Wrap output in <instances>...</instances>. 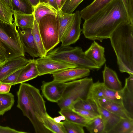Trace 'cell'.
I'll use <instances>...</instances> for the list:
<instances>
[{
  "instance_id": "6da1fadb",
  "label": "cell",
  "mask_w": 133,
  "mask_h": 133,
  "mask_svg": "<svg viewBox=\"0 0 133 133\" xmlns=\"http://www.w3.org/2000/svg\"><path fill=\"white\" fill-rule=\"evenodd\" d=\"M127 21L129 22L122 0H114L90 18L84 20L82 31L86 38L102 42L104 39L109 38L120 24Z\"/></svg>"
},
{
  "instance_id": "7a4b0ae2",
  "label": "cell",
  "mask_w": 133,
  "mask_h": 133,
  "mask_svg": "<svg viewBox=\"0 0 133 133\" xmlns=\"http://www.w3.org/2000/svg\"><path fill=\"white\" fill-rule=\"evenodd\" d=\"M20 84L17 93V107L29 119L36 133H52L44 125L43 119L48 114L39 90L28 83Z\"/></svg>"
},
{
  "instance_id": "3957f363",
  "label": "cell",
  "mask_w": 133,
  "mask_h": 133,
  "mask_svg": "<svg viewBox=\"0 0 133 133\" xmlns=\"http://www.w3.org/2000/svg\"><path fill=\"white\" fill-rule=\"evenodd\" d=\"M109 38L119 70L133 75V24L129 21L121 23Z\"/></svg>"
},
{
  "instance_id": "277c9868",
  "label": "cell",
  "mask_w": 133,
  "mask_h": 133,
  "mask_svg": "<svg viewBox=\"0 0 133 133\" xmlns=\"http://www.w3.org/2000/svg\"><path fill=\"white\" fill-rule=\"evenodd\" d=\"M61 46L48 52L46 56L54 60L93 70H98L101 67L88 58L82 48L79 46Z\"/></svg>"
},
{
  "instance_id": "5b68a950",
  "label": "cell",
  "mask_w": 133,
  "mask_h": 133,
  "mask_svg": "<svg viewBox=\"0 0 133 133\" xmlns=\"http://www.w3.org/2000/svg\"><path fill=\"white\" fill-rule=\"evenodd\" d=\"M93 83L91 77H85L66 83L62 97L57 103L60 109H72L78 100L87 99Z\"/></svg>"
},
{
  "instance_id": "8992f818",
  "label": "cell",
  "mask_w": 133,
  "mask_h": 133,
  "mask_svg": "<svg viewBox=\"0 0 133 133\" xmlns=\"http://www.w3.org/2000/svg\"><path fill=\"white\" fill-rule=\"evenodd\" d=\"M20 28L14 21L12 24L0 19V42L6 48L9 53L8 59L25 57V52L19 33Z\"/></svg>"
},
{
  "instance_id": "52a82bcc",
  "label": "cell",
  "mask_w": 133,
  "mask_h": 133,
  "mask_svg": "<svg viewBox=\"0 0 133 133\" xmlns=\"http://www.w3.org/2000/svg\"><path fill=\"white\" fill-rule=\"evenodd\" d=\"M39 32L44 48L47 53L60 43L57 19L55 16H44L38 24Z\"/></svg>"
},
{
  "instance_id": "ba28073f",
  "label": "cell",
  "mask_w": 133,
  "mask_h": 133,
  "mask_svg": "<svg viewBox=\"0 0 133 133\" xmlns=\"http://www.w3.org/2000/svg\"><path fill=\"white\" fill-rule=\"evenodd\" d=\"M87 98L95 102L98 99L104 98L114 102L122 103L120 91L111 90L106 87L103 83L98 81L93 83Z\"/></svg>"
},
{
  "instance_id": "9c48e42d",
  "label": "cell",
  "mask_w": 133,
  "mask_h": 133,
  "mask_svg": "<svg viewBox=\"0 0 133 133\" xmlns=\"http://www.w3.org/2000/svg\"><path fill=\"white\" fill-rule=\"evenodd\" d=\"M35 61L39 76L52 74L65 69L77 68L74 65L52 59L46 56Z\"/></svg>"
},
{
  "instance_id": "30bf717a",
  "label": "cell",
  "mask_w": 133,
  "mask_h": 133,
  "mask_svg": "<svg viewBox=\"0 0 133 133\" xmlns=\"http://www.w3.org/2000/svg\"><path fill=\"white\" fill-rule=\"evenodd\" d=\"M66 85V82L54 80L48 82L43 81L41 89L43 95L48 100L57 103L62 97Z\"/></svg>"
},
{
  "instance_id": "8fae6325",
  "label": "cell",
  "mask_w": 133,
  "mask_h": 133,
  "mask_svg": "<svg viewBox=\"0 0 133 133\" xmlns=\"http://www.w3.org/2000/svg\"><path fill=\"white\" fill-rule=\"evenodd\" d=\"M90 70L77 67L60 70L52 74L54 80L62 82L73 81L89 76Z\"/></svg>"
},
{
  "instance_id": "7c38bea8",
  "label": "cell",
  "mask_w": 133,
  "mask_h": 133,
  "mask_svg": "<svg viewBox=\"0 0 133 133\" xmlns=\"http://www.w3.org/2000/svg\"><path fill=\"white\" fill-rule=\"evenodd\" d=\"M71 24L61 39V46H69L75 43L79 39L82 29L80 28L81 18L80 12L76 11Z\"/></svg>"
},
{
  "instance_id": "4fadbf2b",
  "label": "cell",
  "mask_w": 133,
  "mask_h": 133,
  "mask_svg": "<svg viewBox=\"0 0 133 133\" xmlns=\"http://www.w3.org/2000/svg\"><path fill=\"white\" fill-rule=\"evenodd\" d=\"M120 92L122 104L133 119V75H130L125 79V85Z\"/></svg>"
},
{
  "instance_id": "5bb4252c",
  "label": "cell",
  "mask_w": 133,
  "mask_h": 133,
  "mask_svg": "<svg viewBox=\"0 0 133 133\" xmlns=\"http://www.w3.org/2000/svg\"><path fill=\"white\" fill-rule=\"evenodd\" d=\"M29 59L20 56L7 60L0 66V81L27 64Z\"/></svg>"
},
{
  "instance_id": "9a60e30c",
  "label": "cell",
  "mask_w": 133,
  "mask_h": 133,
  "mask_svg": "<svg viewBox=\"0 0 133 133\" xmlns=\"http://www.w3.org/2000/svg\"><path fill=\"white\" fill-rule=\"evenodd\" d=\"M19 33L24 52L27 53L33 58L38 57L31 29H20Z\"/></svg>"
},
{
  "instance_id": "2e32d148",
  "label": "cell",
  "mask_w": 133,
  "mask_h": 133,
  "mask_svg": "<svg viewBox=\"0 0 133 133\" xmlns=\"http://www.w3.org/2000/svg\"><path fill=\"white\" fill-rule=\"evenodd\" d=\"M105 48L95 41L84 52L87 57L98 66L101 67L105 63Z\"/></svg>"
},
{
  "instance_id": "e0dca14e",
  "label": "cell",
  "mask_w": 133,
  "mask_h": 133,
  "mask_svg": "<svg viewBox=\"0 0 133 133\" xmlns=\"http://www.w3.org/2000/svg\"><path fill=\"white\" fill-rule=\"evenodd\" d=\"M102 74L103 81V83L106 87L117 91H119L122 90V83L115 71L105 64Z\"/></svg>"
},
{
  "instance_id": "ac0fdd59",
  "label": "cell",
  "mask_w": 133,
  "mask_h": 133,
  "mask_svg": "<svg viewBox=\"0 0 133 133\" xmlns=\"http://www.w3.org/2000/svg\"><path fill=\"white\" fill-rule=\"evenodd\" d=\"M98 104L108 111L119 116L121 118L133 119L126 111L122 103L114 102L104 98L97 100Z\"/></svg>"
},
{
  "instance_id": "d6986e66",
  "label": "cell",
  "mask_w": 133,
  "mask_h": 133,
  "mask_svg": "<svg viewBox=\"0 0 133 133\" xmlns=\"http://www.w3.org/2000/svg\"><path fill=\"white\" fill-rule=\"evenodd\" d=\"M95 103L97 105L99 115L104 123V133H109V131L119 121L121 118L101 107L98 104L97 101Z\"/></svg>"
},
{
  "instance_id": "ffe728a7",
  "label": "cell",
  "mask_w": 133,
  "mask_h": 133,
  "mask_svg": "<svg viewBox=\"0 0 133 133\" xmlns=\"http://www.w3.org/2000/svg\"><path fill=\"white\" fill-rule=\"evenodd\" d=\"M39 76L35 59H30L23 68L16 81V84L24 83Z\"/></svg>"
},
{
  "instance_id": "44dd1931",
  "label": "cell",
  "mask_w": 133,
  "mask_h": 133,
  "mask_svg": "<svg viewBox=\"0 0 133 133\" xmlns=\"http://www.w3.org/2000/svg\"><path fill=\"white\" fill-rule=\"evenodd\" d=\"M114 0H94L80 12L81 18L84 20L90 18Z\"/></svg>"
},
{
  "instance_id": "7402d4cb",
  "label": "cell",
  "mask_w": 133,
  "mask_h": 133,
  "mask_svg": "<svg viewBox=\"0 0 133 133\" xmlns=\"http://www.w3.org/2000/svg\"><path fill=\"white\" fill-rule=\"evenodd\" d=\"M58 12V10L49 3H39L34 7L35 20L38 24L42 18L48 15H52L57 18Z\"/></svg>"
},
{
  "instance_id": "603a6c76",
  "label": "cell",
  "mask_w": 133,
  "mask_h": 133,
  "mask_svg": "<svg viewBox=\"0 0 133 133\" xmlns=\"http://www.w3.org/2000/svg\"><path fill=\"white\" fill-rule=\"evenodd\" d=\"M75 13L67 14L60 10L58 11V21L60 42L74 19Z\"/></svg>"
},
{
  "instance_id": "cb8c5ba5",
  "label": "cell",
  "mask_w": 133,
  "mask_h": 133,
  "mask_svg": "<svg viewBox=\"0 0 133 133\" xmlns=\"http://www.w3.org/2000/svg\"><path fill=\"white\" fill-rule=\"evenodd\" d=\"M59 113L65 120L84 127H85L90 120L85 119L74 111L71 109H61Z\"/></svg>"
},
{
  "instance_id": "d4e9b609",
  "label": "cell",
  "mask_w": 133,
  "mask_h": 133,
  "mask_svg": "<svg viewBox=\"0 0 133 133\" xmlns=\"http://www.w3.org/2000/svg\"><path fill=\"white\" fill-rule=\"evenodd\" d=\"M14 21L21 29H32L35 21L33 13L26 14L14 12Z\"/></svg>"
},
{
  "instance_id": "484cf974",
  "label": "cell",
  "mask_w": 133,
  "mask_h": 133,
  "mask_svg": "<svg viewBox=\"0 0 133 133\" xmlns=\"http://www.w3.org/2000/svg\"><path fill=\"white\" fill-rule=\"evenodd\" d=\"M31 32L37 49L38 57L42 58L46 56L47 53L43 44L39 30L38 23L35 20L31 29Z\"/></svg>"
},
{
  "instance_id": "4316f807",
  "label": "cell",
  "mask_w": 133,
  "mask_h": 133,
  "mask_svg": "<svg viewBox=\"0 0 133 133\" xmlns=\"http://www.w3.org/2000/svg\"><path fill=\"white\" fill-rule=\"evenodd\" d=\"M109 133H133V119L121 118Z\"/></svg>"
},
{
  "instance_id": "83f0119b",
  "label": "cell",
  "mask_w": 133,
  "mask_h": 133,
  "mask_svg": "<svg viewBox=\"0 0 133 133\" xmlns=\"http://www.w3.org/2000/svg\"><path fill=\"white\" fill-rule=\"evenodd\" d=\"M43 122L45 127L52 133H67L62 122H57L48 114Z\"/></svg>"
},
{
  "instance_id": "f1b7e54d",
  "label": "cell",
  "mask_w": 133,
  "mask_h": 133,
  "mask_svg": "<svg viewBox=\"0 0 133 133\" xmlns=\"http://www.w3.org/2000/svg\"><path fill=\"white\" fill-rule=\"evenodd\" d=\"M14 102V96L12 93H0V116L10 110Z\"/></svg>"
},
{
  "instance_id": "f546056e",
  "label": "cell",
  "mask_w": 133,
  "mask_h": 133,
  "mask_svg": "<svg viewBox=\"0 0 133 133\" xmlns=\"http://www.w3.org/2000/svg\"><path fill=\"white\" fill-rule=\"evenodd\" d=\"M14 12L26 14L33 13L34 7L28 0H11Z\"/></svg>"
},
{
  "instance_id": "4dcf8cb0",
  "label": "cell",
  "mask_w": 133,
  "mask_h": 133,
  "mask_svg": "<svg viewBox=\"0 0 133 133\" xmlns=\"http://www.w3.org/2000/svg\"><path fill=\"white\" fill-rule=\"evenodd\" d=\"M72 108L85 110L100 115L96 104L92 100L88 98L78 100L74 104Z\"/></svg>"
},
{
  "instance_id": "1f68e13d",
  "label": "cell",
  "mask_w": 133,
  "mask_h": 133,
  "mask_svg": "<svg viewBox=\"0 0 133 133\" xmlns=\"http://www.w3.org/2000/svg\"><path fill=\"white\" fill-rule=\"evenodd\" d=\"M14 12L3 0H0V19L8 23L12 24L14 21Z\"/></svg>"
},
{
  "instance_id": "d6a6232c",
  "label": "cell",
  "mask_w": 133,
  "mask_h": 133,
  "mask_svg": "<svg viewBox=\"0 0 133 133\" xmlns=\"http://www.w3.org/2000/svg\"><path fill=\"white\" fill-rule=\"evenodd\" d=\"M85 127L91 133H104V124L100 115L90 120Z\"/></svg>"
},
{
  "instance_id": "836d02e7",
  "label": "cell",
  "mask_w": 133,
  "mask_h": 133,
  "mask_svg": "<svg viewBox=\"0 0 133 133\" xmlns=\"http://www.w3.org/2000/svg\"><path fill=\"white\" fill-rule=\"evenodd\" d=\"M67 133H84L83 127L65 120L62 122Z\"/></svg>"
},
{
  "instance_id": "e575fe53",
  "label": "cell",
  "mask_w": 133,
  "mask_h": 133,
  "mask_svg": "<svg viewBox=\"0 0 133 133\" xmlns=\"http://www.w3.org/2000/svg\"><path fill=\"white\" fill-rule=\"evenodd\" d=\"M84 0H67L61 9L64 13L71 14Z\"/></svg>"
},
{
  "instance_id": "d590c367",
  "label": "cell",
  "mask_w": 133,
  "mask_h": 133,
  "mask_svg": "<svg viewBox=\"0 0 133 133\" xmlns=\"http://www.w3.org/2000/svg\"><path fill=\"white\" fill-rule=\"evenodd\" d=\"M23 67L17 70L12 74L0 81V83H7L12 85H15L16 84V83L18 77Z\"/></svg>"
},
{
  "instance_id": "8d00e7d4",
  "label": "cell",
  "mask_w": 133,
  "mask_h": 133,
  "mask_svg": "<svg viewBox=\"0 0 133 133\" xmlns=\"http://www.w3.org/2000/svg\"><path fill=\"white\" fill-rule=\"evenodd\" d=\"M127 13L129 22L133 24V0H121Z\"/></svg>"
},
{
  "instance_id": "74e56055",
  "label": "cell",
  "mask_w": 133,
  "mask_h": 133,
  "mask_svg": "<svg viewBox=\"0 0 133 133\" xmlns=\"http://www.w3.org/2000/svg\"><path fill=\"white\" fill-rule=\"evenodd\" d=\"M72 109L84 118L89 119H92L99 116L94 112L83 109L72 108Z\"/></svg>"
},
{
  "instance_id": "f35d334b",
  "label": "cell",
  "mask_w": 133,
  "mask_h": 133,
  "mask_svg": "<svg viewBox=\"0 0 133 133\" xmlns=\"http://www.w3.org/2000/svg\"><path fill=\"white\" fill-rule=\"evenodd\" d=\"M9 53L4 45L0 42V61L4 63L9 58Z\"/></svg>"
},
{
  "instance_id": "ab89813d",
  "label": "cell",
  "mask_w": 133,
  "mask_h": 133,
  "mask_svg": "<svg viewBox=\"0 0 133 133\" xmlns=\"http://www.w3.org/2000/svg\"><path fill=\"white\" fill-rule=\"evenodd\" d=\"M12 86L9 84L0 83V93H4L9 92Z\"/></svg>"
},
{
  "instance_id": "60d3db41",
  "label": "cell",
  "mask_w": 133,
  "mask_h": 133,
  "mask_svg": "<svg viewBox=\"0 0 133 133\" xmlns=\"http://www.w3.org/2000/svg\"><path fill=\"white\" fill-rule=\"evenodd\" d=\"M39 3H49L58 11L55 0H39Z\"/></svg>"
},
{
  "instance_id": "b9f144b4",
  "label": "cell",
  "mask_w": 133,
  "mask_h": 133,
  "mask_svg": "<svg viewBox=\"0 0 133 133\" xmlns=\"http://www.w3.org/2000/svg\"><path fill=\"white\" fill-rule=\"evenodd\" d=\"M67 0H55L58 11L61 10L63 6Z\"/></svg>"
},
{
  "instance_id": "7bdbcfd3",
  "label": "cell",
  "mask_w": 133,
  "mask_h": 133,
  "mask_svg": "<svg viewBox=\"0 0 133 133\" xmlns=\"http://www.w3.org/2000/svg\"><path fill=\"white\" fill-rule=\"evenodd\" d=\"M34 7L39 3V0H28Z\"/></svg>"
},
{
  "instance_id": "ee69618b",
  "label": "cell",
  "mask_w": 133,
  "mask_h": 133,
  "mask_svg": "<svg viewBox=\"0 0 133 133\" xmlns=\"http://www.w3.org/2000/svg\"><path fill=\"white\" fill-rule=\"evenodd\" d=\"M7 4L10 8L13 11V6L12 5L11 0H3Z\"/></svg>"
},
{
  "instance_id": "f6af8a7d",
  "label": "cell",
  "mask_w": 133,
  "mask_h": 133,
  "mask_svg": "<svg viewBox=\"0 0 133 133\" xmlns=\"http://www.w3.org/2000/svg\"><path fill=\"white\" fill-rule=\"evenodd\" d=\"M3 63H2L0 61V66H1L2 64H3Z\"/></svg>"
},
{
  "instance_id": "bcb514c9",
  "label": "cell",
  "mask_w": 133,
  "mask_h": 133,
  "mask_svg": "<svg viewBox=\"0 0 133 133\" xmlns=\"http://www.w3.org/2000/svg\"><path fill=\"white\" fill-rule=\"evenodd\" d=\"M2 126L0 125V133H1V131Z\"/></svg>"
}]
</instances>
